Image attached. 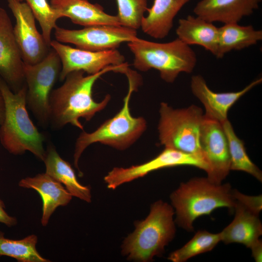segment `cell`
Masks as SVG:
<instances>
[{"mask_svg":"<svg viewBox=\"0 0 262 262\" xmlns=\"http://www.w3.org/2000/svg\"><path fill=\"white\" fill-rule=\"evenodd\" d=\"M128 65L109 66L100 72L84 76L82 71L69 73L64 83L53 89L49 97V125L54 130H59L70 124L81 130L83 126L80 118L90 120L98 112L107 105L111 96L107 95L100 102L93 98V88L95 82L104 73L113 71L127 74Z\"/></svg>","mask_w":262,"mask_h":262,"instance_id":"6da1fadb","label":"cell"},{"mask_svg":"<svg viewBox=\"0 0 262 262\" xmlns=\"http://www.w3.org/2000/svg\"><path fill=\"white\" fill-rule=\"evenodd\" d=\"M0 88L5 104L4 118L0 126L1 144L13 155H22L28 151L43 161L46 154L44 147L46 138L28 114L26 84L14 93L0 77Z\"/></svg>","mask_w":262,"mask_h":262,"instance_id":"7a4b0ae2","label":"cell"},{"mask_svg":"<svg viewBox=\"0 0 262 262\" xmlns=\"http://www.w3.org/2000/svg\"><path fill=\"white\" fill-rule=\"evenodd\" d=\"M173 207L160 200L150 207L147 216L134 223L135 229L124 240L121 253L129 261L148 262L161 256L174 238Z\"/></svg>","mask_w":262,"mask_h":262,"instance_id":"3957f363","label":"cell"},{"mask_svg":"<svg viewBox=\"0 0 262 262\" xmlns=\"http://www.w3.org/2000/svg\"><path fill=\"white\" fill-rule=\"evenodd\" d=\"M229 183L216 184L207 178H195L180 186L170 195L175 210V222L188 231L194 230L193 223L200 216L215 209L226 207L233 210L235 201Z\"/></svg>","mask_w":262,"mask_h":262,"instance_id":"277c9868","label":"cell"},{"mask_svg":"<svg viewBox=\"0 0 262 262\" xmlns=\"http://www.w3.org/2000/svg\"><path fill=\"white\" fill-rule=\"evenodd\" d=\"M128 46L134 55L135 68L141 71L156 69L169 83L173 82L180 73H191L197 62L195 51L178 38L164 43L137 38L128 42Z\"/></svg>","mask_w":262,"mask_h":262,"instance_id":"5b68a950","label":"cell"},{"mask_svg":"<svg viewBox=\"0 0 262 262\" xmlns=\"http://www.w3.org/2000/svg\"><path fill=\"white\" fill-rule=\"evenodd\" d=\"M129 88L124 98L121 109L112 118L107 120L95 131L88 133L82 131L77 138L74 153V164L79 171L78 162L84 150L90 145L100 143L118 150H124L133 144L147 128V122L142 117H133L129 103L136 83L129 81Z\"/></svg>","mask_w":262,"mask_h":262,"instance_id":"8992f818","label":"cell"},{"mask_svg":"<svg viewBox=\"0 0 262 262\" xmlns=\"http://www.w3.org/2000/svg\"><path fill=\"white\" fill-rule=\"evenodd\" d=\"M159 113L158 130L160 144L164 147L194 155L205 162L199 144L204 118L202 109L195 105L174 109L162 102Z\"/></svg>","mask_w":262,"mask_h":262,"instance_id":"52a82bcc","label":"cell"},{"mask_svg":"<svg viewBox=\"0 0 262 262\" xmlns=\"http://www.w3.org/2000/svg\"><path fill=\"white\" fill-rule=\"evenodd\" d=\"M61 69L60 58L52 48L40 62L23 64L27 107L43 128L49 125V97Z\"/></svg>","mask_w":262,"mask_h":262,"instance_id":"ba28073f","label":"cell"},{"mask_svg":"<svg viewBox=\"0 0 262 262\" xmlns=\"http://www.w3.org/2000/svg\"><path fill=\"white\" fill-rule=\"evenodd\" d=\"M54 35L59 42L73 44L78 49L92 51L116 49L121 43L138 38L136 30L111 25L91 26L80 30H69L57 26Z\"/></svg>","mask_w":262,"mask_h":262,"instance_id":"9c48e42d","label":"cell"},{"mask_svg":"<svg viewBox=\"0 0 262 262\" xmlns=\"http://www.w3.org/2000/svg\"><path fill=\"white\" fill-rule=\"evenodd\" d=\"M199 144L207 165V179L220 184L230 170V158L227 137L222 124L204 115Z\"/></svg>","mask_w":262,"mask_h":262,"instance_id":"30bf717a","label":"cell"},{"mask_svg":"<svg viewBox=\"0 0 262 262\" xmlns=\"http://www.w3.org/2000/svg\"><path fill=\"white\" fill-rule=\"evenodd\" d=\"M7 1L16 19L14 34L24 63L34 65L40 62L48 54L51 47L37 30L31 9L25 2Z\"/></svg>","mask_w":262,"mask_h":262,"instance_id":"8fae6325","label":"cell"},{"mask_svg":"<svg viewBox=\"0 0 262 262\" xmlns=\"http://www.w3.org/2000/svg\"><path fill=\"white\" fill-rule=\"evenodd\" d=\"M50 47L58 54L61 63L59 80L64 81L70 73L82 71L89 75L96 74L111 66L125 63V57L116 49L92 51L73 48L51 40Z\"/></svg>","mask_w":262,"mask_h":262,"instance_id":"7c38bea8","label":"cell"},{"mask_svg":"<svg viewBox=\"0 0 262 262\" xmlns=\"http://www.w3.org/2000/svg\"><path fill=\"white\" fill-rule=\"evenodd\" d=\"M180 165L193 166L205 172L208 169L203 161L194 155L164 147L156 157L146 163L127 168H114L104 177V180L109 189H115L153 171Z\"/></svg>","mask_w":262,"mask_h":262,"instance_id":"4fadbf2b","label":"cell"},{"mask_svg":"<svg viewBox=\"0 0 262 262\" xmlns=\"http://www.w3.org/2000/svg\"><path fill=\"white\" fill-rule=\"evenodd\" d=\"M23 64L11 20L0 7V77L14 93L25 84Z\"/></svg>","mask_w":262,"mask_h":262,"instance_id":"5bb4252c","label":"cell"},{"mask_svg":"<svg viewBox=\"0 0 262 262\" xmlns=\"http://www.w3.org/2000/svg\"><path fill=\"white\" fill-rule=\"evenodd\" d=\"M262 82L261 78L252 82L241 90L217 93L208 87L202 76L196 75L191 78V89L194 95L203 104L205 109L204 116L221 123L228 119V113L234 103Z\"/></svg>","mask_w":262,"mask_h":262,"instance_id":"9a60e30c","label":"cell"},{"mask_svg":"<svg viewBox=\"0 0 262 262\" xmlns=\"http://www.w3.org/2000/svg\"><path fill=\"white\" fill-rule=\"evenodd\" d=\"M262 0H201L194 12L205 20L224 24L238 23L253 14Z\"/></svg>","mask_w":262,"mask_h":262,"instance_id":"2e32d148","label":"cell"},{"mask_svg":"<svg viewBox=\"0 0 262 262\" xmlns=\"http://www.w3.org/2000/svg\"><path fill=\"white\" fill-rule=\"evenodd\" d=\"M50 5L61 18L68 17L72 22L84 27L121 26L116 16L107 14L100 5L87 0H50Z\"/></svg>","mask_w":262,"mask_h":262,"instance_id":"e0dca14e","label":"cell"},{"mask_svg":"<svg viewBox=\"0 0 262 262\" xmlns=\"http://www.w3.org/2000/svg\"><path fill=\"white\" fill-rule=\"evenodd\" d=\"M18 184L22 187L35 190L41 196L43 202L41 222L43 226L47 225L57 207L66 206L72 197L62 183L46 173L23 179Z\"/></svg>","mask_w":262,"mask_h":262,"instance_id":"ac0fdd59","label":"cell"},{"mask_svg":"<svg viewBox=\"0 0 262 262\" xmlns=\"http://www.w3.org/2000/svg\"><path fill=\"white\" fill-rule=\"evenodd\" d=\"M233 221L221 232V241L226 244L240 243L250 248L262 234L259 214L235 201Z\"/></svg>","mask_w":262,"mask_h":262,"instance_id":"d6986e66","label":"cell"},{"mask_svg":"<svg viewBox=\"0 0 262 262\" xmlns=\"http://www.w3.org/2000/svg\"><path fill=\"white\" fill-rule=\"evenodd\" d=\"M190 0H154L147 8L141 27L143 32L155 39L165 37L171 30L173 20L181 8Z\"/></svg>","mask_w":262,"mask_h":262,"instance_id":"ffe728a7","label":"cell"},{"mask_svg":"<svg viewBox=\"0 0 262 262\" xmlns=\"http://www.w3.org/2000/svg\"><path fill=\"white\" fill-rule=\"evenodd\" d=\"M218 28L198 16H188L179 20L178 38L190 46L198 45L215 56L218 42Z\"/></svg>","mask_w":262,"mask_h":262,"instance_id":"44dd1931","label":"cell"},{"mask_svg":"<svg viewBox=\"0 0 262 262\" xmlns=\"http://www.w3.org/2000/svg\"><path fill=\"white\" fill-rule=\"evenodd\" d=\"M43 161L46 166L45 173L64 185L72 196L87 202L91 201L90 187L83 186L78 181L71 165L60 157L51 143L47 147Z\"/></svg>","mask_w":262,"mask_h":262,"instance_id":"7402d4cb","label":"cell"},{"mask_svg":"<svg viewBox=\"0 0 262 262\" xmlns=\"http://www.w3.org/2000/svg\"><path fill=\"white\" fill-rule=\"evenodd\" d=\"M218 42L215 56L222 58L234 50H241L256 45L262 40V31L252 25L242 26L238 23L224 24L218 28Z\"/></svg>","mask_w":262,"mask_h":262,"instance_id":"603a6c76","label":"cell"},{"mask_svg":"<svg viewBox=\"0 0 262 262\" xmlns=\"http://www.w3.org/2000/svg\"><path fill=\"white\" fill-rule=\"evenodd\" d=\"M221 124L229 145L230 170L246 172L262 182L261 170L249 158L246 150L244 142L237 136L230 121L227 119Z\"/></svg>","mask_w":262,"mask_h":262,"instance_id":"cb8c5ba5","label":"cell"},{"mask_svg":"<svg viewBox=\"0 0 262 262\" xmlns=\"http://www.w3.org/2000/svg\"><path fill=\"white\" fill-rule=\"evenodd\" d=\"M37 237L33 234L21 240H11L0 233V256L14 258L21 262H47L36 250Z\"/></svg>","mask_w":262,"mask_h":262,"instance_id":"d4e9b609","label":"cell"},{"mask_svg":"<svg viewBox=\"0 0 262 262\" xmlns=\"http://www.w3.org/2000/svg\"><path fill=\"white\" fill-rule=\"evenodd\" d=\"M220 241V233L199 230L182 247L171 253L167 259L173 262H184L197 255L211 251Z\"/></svg>","mask_w":262,"mask_h":262,"instance_id":"484cf974","label":"cell"},{"mask_svg":"<svg viewBox=\"0 0 262 262\" xmlns=\"http://www.w3.org/2000/svg\"><path fill=\"white\" fill-rule=\"evenodd\" d=\"M25 2L31 9L35 18L41 28L43 36L46 43L50 46L51 33L57 26L56 21L60 16L51 8L47 0H16Z\"/></svg>","mask_w":262,"mask_h":262,"instance_id":"4316f807","label":"cell"},{"mask_svg":"<svg viewBox=\"0 0 262 262\" xmlns=\"http://www.w3.org/2000/svg\"><path fill=\"white\" fill-rule=\"evenodd\" d=\"M121 26L134 30L141 27L144 13L147 11V0H116Z\"/></svg>","mask_w":262,"mask_h":262,"instance_id":"83f0119b","label":"cell"},{"mask_svg":"<svg viewBox=\"0 0 262 262\" xmlns=\"http://www.w3.org/2000/svg\"><path fill=\"white\" fill-rule=\"evenodd\" d=\"M233 194L235 201L259 214L262 208V195L255 196H248L244 195L236 190H233Z\"/></svg>","mask_w":262,"mask_h":262,"instance_id":"f1b7e54d","label":"cell"},{"mask_svg":"<svg viewBox=\"0 0 262 262\" xmlns=\"http://www.w3.org/2000/svg\"><path fill=\"white\" fill-rule=\"evenodd\" d=\"M5 205L3 202L0 199V223L11 227L15 225L16 219L12 216L9 215L4 210Z\"/></svg>","mask_w":262,"mask_h":262,"instance_id":"f546056e","label":"cell"},{"mask_svg":"<svg viewBox=\"0 0 262 262\" xmlns=\"http://www.w3.org/2000/svg\"><path fill=\"white\" fill-rule=\"evenodd\" d=\"M250 248L251 250L252 256L256 262H261L262 258V242L258 240Z\"/></svg>","mask_w":262,"mask_h":262,"instance_id":"4dcf8cb0","label":"cell"},{"mask_svg":"<svg viewBox=\"0 0 262 262\" xmlns=\"http://www.w3.org/2000/svg\"><path fill=\"white\" fill-rule=\"evenodd\" d=\"M5 111V104L2 93L0 88V126L2 123Z\"/></svg>","mask_w":262,"mask_h":262,"instance_id":"1f68e13d","label":"cell"}]
</instances>
